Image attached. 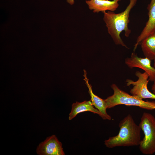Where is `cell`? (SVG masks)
Returning a JSON list of instances; mask_svg holds the SVG:
<instances>
[{
  "label": "cell",
  "mask_w": 155,
  "mask_h": 155,
  "mask_svg": "<svg viewBox=\"0 0 155 155\" xmlns=\"http://www.w3.org/2000/svg\"><path fill=\"white\" fill-rule=\"evenodd\" d=\"M137 0H130V3L125 10L118 13L108 11L104 12L103 20L106 24L108 33L115 43L128 49L121 38L120 34L125 31V36L128 37L131 30L128 27L130 11L135 5Z\"/></svg>",
  "instance_id": "7a4b0ae2"
},
{
  "label": "cell",
  "mask_w": 155,
  "mask_h": 155,
  "mask_svg": "<svg viewBox=\"0 0 155 155\" xmlns=\"http://www.w3.org/2000/svg\"><path fill=\"white\" fill-rule=\"evenodd\" d=\"M148 19L145 27L137 38L133 51H135L142 40L148 35L155 30V0H151L148 6Z\"/></svg>",
  "instance_id": "9c48e42d"
},
{
  "label": "cell",
  "mask_w": 155,
  "mask_h": 155,
  "mask_svg": "<svg viewBox=\"0 0 155 155\" xmlns=\"http://www.w3.org/2000/svg\"><path fill=\"white\" fill-rule=\"evenodd\" d=\"M121 0H90L86 2L88 6L89 9L93 10L94 13H103L106 10L114 11L119 6L118 2Z\"/></svg>",
  "instance_id": "30bf717a"
},
{
  "label": "cell",
  "mask_w": 155,
  "mask_h": 155,
  "mask_svg": "<svg viewBox=\"0 0 155 155\" xmlns=\"http://www.w3.org/2000/svg\"><path fill=\"white\" fill-rule=\"evenodd\" d=\"M86 111H89L100 115L99 111L92 105L90 100H85L82 102L77 101L72 104L69 119L71 120L79 113Z\"/></svg>",
  "instance_id": "8fae6325"
},
{
  "label": "cell",
  "mask_w": 155,
  "mask_h": 155,
  "mask_svg": "<svg viewBox=\"0 0 155 155\" xmlns=\"http://www.w3.org/2000/svg\"><path fill=\"white\" fill-rule=\"evenodd\" d=\"M67 2L71 5H73L74 3V0H67Z\"/></svg>",
  "instance_id": "5bb4252c"
},
{
  "label": "cell",
  "mask_w": 155,
  "mask_h": 155,
  "mask_svg": "<svg viewBox=\"0 0 155 155\" xmlns=\"http://www.w3.org/2000/svg\"><path fill=\"white\" fill-rule=\"evenodd\" d=\"M141 43L145 57L153 60L155 57V30L145 38Z\"/></svg>",
  "instance_id": "7c38bea8"
},
{
  "label": "cell",
  "mask_w": 155,
  "mask_h": 155,
  "mask_svg": "<svg viewBox=\"0 0 155 155\" xmlns=\"http://www.w3.org/2000/svg\"><path fill=\"white\" fill-rule=\"evenodd\" d=\"M151 90L153 93L155 94V81L154 82V83L152 86Z\"/></svg>",
  "instance_id": "4fadbf2b"
},
{
  "label": "cell",
  "mask_w": 155,
  "mask_h": 155,
  "mask_svg": "<svg viewBox=\"0 0 155 155\" xmlns=\"http://www.w3.org/2000/svg\"><path fill=\"white\" fill-rule=\"evenodd\" d=\"M36 153L40 155H64L62 144L55 135L46 138L38 146Z\"/></svg>",
  "instance_id": "8992f818"
},
{
  "label": "cell",
  "mask_w": 155,
  "mask_h": 155,
  "mask_svg": "<svg viewBox=\"0 0 155 155\" xmlns=\"http://www.w3.org/2000/svg\"><path fill=\"white\" fill-rule=\"evenodd\" d=\"M119 126L120 130L118 134L105 140L104 144L107 147L139 146L141 140V129L131 115H128L123 119Z\"/></svg>",
  "instance_id": "6da1fadb"
},
{
  "label": "cell",
  "mask_w": 155,
  "mask_h": 155,
  "mask_svg": "<svg viewBox=\"0 0 155 155\" xmlns=\"http://www.w3.org/2000/svg\"><path fill=\"white\" fill-rule=\"evenodd\" d=\"M113 94L105 99L107 108L116 106L124 104L126 106H136L141 108L152 110L155 109V101H145L139 99L120 89L115 84L111 85Z\"/></svg>",
  "instance_id": "3957f363"
},
{
  "label": "cell",
  "mask_w": 155,
  "mask_h": 155,
  "mask_svg": "<svg viewBox=\"0 0 155 155\" xmlns=\"http://www.w3.org/2000/svg\"><path fill=\"white\" fill-rule=\"evenodd\" d=\"M135 75L138 78L137 81H134L129 79L126 80L127 86L132 85L133 86L130 91L131 95L142 100L146 98L155 99V94L150 91L148 88V84L150 81L148 73L145 72L142 73L137 71Z\"/></svg>",
  "instance_id": "5b68a950"
},
{
  "label": "cell",
  "mask_w": 155,
  "mask_h": 155,
  "mask_svg": "<svg viewBox=\"0 0 155 155\" xmlns=\"http://www.w3.org/2000/svg\"><path fill=\"white\" fill-rule=\"evenodd\" d=\"M153 60H154V67L155 68V57Z\"/></svg>",
  "instance_id": "9a60e30c"
},
{
  "label": "cell",
  "mask_w": 155,
  "mask_h": 155,
  "mask_svg": "<svg viewBox=\"0 0 155 155\" xmlns=\"http://www.w3.org/2000/svg\"><path fill=\"white\" fill-rule=\"evenodd\" d=\"M125 63L131 69L137 67L143 69L148 74L150 81H155V68L151 65V60L149 58L140 57L136 54L132 53L130 57L125 59Z\"/></svg>",
  "instance_id": "52a82bcc"
},
{
  "label": "cell",
  "mask_w": 155,
  "mask_h": 155,
  "mask_svg": "<svg viewBox=\"0 0 155 155\" xmlns=\"http://www.w3.org/2000/svg\"><path fill=\"white\" fill-rule=\"evenodd\" d=\"M84 80L85 84L88 89V93L91 97V101L92 105L97 109L100 112L99 115L104 120H111V117L106 112L107 107L105 99H103L95 94L93 92L92 86L89 82V79L87 75V72L84 70Z\"/></svg>",
  "instance_id": "ba28073f"
},
{
  "label": "cell",
  "mask_w": 155,
  "mask_h": 155,
  "mask_svg": "<svg viewBox=\"0 0 155 155\" xmlns=\"http://www.w3.org/2000/svg\"><path fill=\"white\" fill-rule=\"evenodd\" d=\"M144 134L139 145L143 154L150 155L155 153V118L151 114L144 112L139 124Z\"/></svg>",
  "instance_id": "277c9868"
}]
</instances>
